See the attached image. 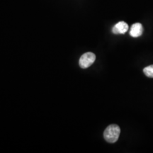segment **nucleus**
I'll return each mask as SVG.
<instances>
[{
	"instance_id": "f257e3e1",
	"label": "nucleus",
	"mask_w": 153,
	"mask_h": 153,
	"mask_svg": "<svg viewBox=\"0 0 153 153\" xmlns=\"http://www.w3.org/2000/svg\"><path fill=\"white\" fill-rule=\"evenodd\" d=\"M120 128L118 125L111 124L105 129L104 132V137L109 143H114L118 140L120 136Z\"/></svg>"
},
{
	"instance_id": "f03ea898",
	"label": "nucleus",
	"mask_w": 153,
	"mask_h": 153,
	"mask_svg": "<svg viewBox=\"0 0 153 153\" xmlns=\"http://www.w3.org/2000/svg\"><path fill=\"white\" fill-rule=\"evenodd\" d=\"M96 55L93 53L88 52L83 54L80 57L79 65L80 68L86 69L90 67L95 62Z\"/></svg>"
},
{
	"instance_id": "7ed1b4c3",
	"label": "nucleus",
	"mask_w": 153,
	"mask_h": 153,
	"mask_svg": "<svg viewBox=\"0 0 153 153\" xmlns=\"http://www.w3.org/2000/svg\"><path fill=\"white\" fill-rule=\"evenodd\" d=\"M128 30V25L124 22H120L116 24L112 28L114 34H124Z\"/></svg>"
},
{
	"instance_id": "20e7f679",
	"label": "nucleus",
	"mask_w": 153,
	"mask_h": 153,
	"mask_svg": "<svg viewBox=\"0 0 153 153\" xmlns=\"http://www.w3.org/2000/svg\"><path fill=\"white\" fill-rule=\"evenodd\" d=\"M143 33V25L140 23H135L132 25L131 30H130V35L133 38H137L140 36Z\"/></svg>"
},
{
	"instance_id": "39448f33",
	"label": "nucleus",
	"mask_w": 153,
	"mask_h": 153,
	"mask_svg": "<svg viewBox=\"0 0 153 153\" xmlns=\"http://www.w3.org/2000/svg\"><path fill=\"white\" fill-rule=\"evenodd\" d=\"M143 72L148 77L153 78V65L145 68L143 69Z\"/></svg>"
}]
</instances>
